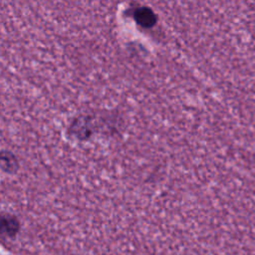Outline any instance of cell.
Returning <instances> with one entry per match:
<instances>
[{
	"mask_svg": "<svg viewBox=\"0 0 255 255\" xmlns=\"http://www.w3.org/2000/svg\"><path fill=\"white\" fill-rule=\"evenodd\" d=\"M134 22L143 29H151L157 24V15L148 6H138L132 11Z\"/></svg>",
	"mask_w": 255,
	"mask_h": 255,
	"instance_id": "7a4b0ae2",
	"label": "cell"
},
{
	"mask_svg": "<svg viewBox=\"0 0 255 255\" xmlns=\"http://www.w3.org/2000/svg\"><path fill=\"white\" fill-rule=\"evenodd\" d=\"M21 224L17 216L11 213H2L1 215V233L2 235L15 238L19 233Z\"/></svg>",
	"mask_w": 255,
	"mask_h": 255,
	"instance_id": "3957f363",
	"label": "cell"
},
{
	"mask_svg": "<svg viewBox=\"0 0 255 255\" xmlns=\"http://www.w3.org/2000/svg\"><path fill=\"white\" fill-rule=\"evenodd\" d=\"M104 117L96 114H81L73 118L67 128V136L73 140L87 141L101 132Z\"/></svg>",
	"mask_w": 255,
	"mask_h": 255,
	"instance_id": "6da1fadb",
	"label": "cell"
},
{
	"mask_svg": "<svg viewBox=\"0 0 255 255\" xmlns=\"http://www.w3.org/2000/svg\"><path fill=\"white\" fill-rule=\"evenodd\" d=\"M0 165L1 170L7 174H15L20 168V162L18 157L12 151L7 149L1 150Z\"/></svg>",
	"mask_w": 255,
	"mask_h": 255,
	"instance_id": "277c9868",
	"label": "cell"
}]
</instances>
